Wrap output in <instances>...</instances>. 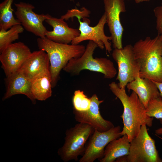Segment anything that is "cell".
Returning a JSON list of instances; mask_svg holds the SVG:
<instances>
[{
  "mask_svg": "<svg viewBox=\"0 0 162 162\" xmlns=\"http://www.w3.org/2000/svg\"><path fill=\"white\" fill-rule=\"evenodd\" d=\"M130 142L126 134L113 140L106 146L100 162H114L119 157L128 155Z\"/></svg>",
  "mask_w": 162,
  "mask_h": 162,
  "instance_id": "obj_19",
  "label": "cell"
},
{
  "mask_svg": "<svg viewBox=\"0 0 162 162\" xmlns=\"http://www.w3.org/2000/svg\"><path fill=\"white\" fill-rule=\"evenodd\" d=\"M90 98V105L87 110L80 112L73 109L75 120L79 123L88 124L100 132L108 130L114 127L111 122L104 119L100 114L99 106L104 100H99L96 94H93Z\"/></svg>",
  "mask_w": 162,
  "mask_h": 162,
  "instance_id": "obj_13",
  "label": "cell"
},
{
  "mask_svg": "<svg viewBox=\"0 0 162 162\" xmlns=\"http://www.w3.org/2000/svg\"><path fill=\"white\" fill-rule=\"evenodd\" d=\"M97 47L94 42L89 40L83 54L80 57L70 60L63 69L73 75H78L82 70H87L100 73L105 78H113L117 71L113 62L105 58L93 57L94 51Z\"/></svg>",
  "mask_w": 162,
  "mask_h": 162,
  "instance_id": "obj_4",
  "label": "cell"
},
{
  "mask_svg": "<svg viewBox=\"0 0 162 162\" xmlns=\"http://www.w3.org/2000/svg\"><path fill=\"white\" fill-rule=\"evenodd\" d=\"M52 88L50 68L44 70L32 78L31 92L36 100L43 101L50 97Z\"/></svg>",
  "mask_w": 162,
  "mask_h": 162,
  "instance_id": "obj_17",
  "label": "cell"
},
{
  "mask_svg": "<svg viewBox=\"0 0 162 162\" xmlns=\"http://www.w3.org/2000/svg\"><path fill=\"white\" fill-rule=\"evenodd\" d=\"M45 21L53 28L52 31H47L45 37L53 41L69 44L80 34L78 29L69 27L64 20L61 18L52 17L49 14Z\"/></svg>",
  "mask_w": 162,
  "mask_h": 162,
  "instance_id": "obj_14",
  "label": "cell"
},
{
  "mask_svg": "<svg viewBox=\"0 0 162 162\" xmlns=\"http://www.w3.org/2000/svg\"><path fill=\"white\" fill-rule=\"evenodd\" d=\"M106 23L108 27L113 46L123 48L122 38L124 29L120 19V14L126 11L124 0H103Z\"/></svg>",
  "mask_w": 162,
  "mask_h": 162,
  "instance_id": "obj_10",
  "label": "cell"
},
{
  "mask_svg": "<svg viewBox=\"0 0 162 162\" xmlns=\"http://www.w3.org/2000/svg\"><path fill=\"white\" fill-rule=\"evenodd\" d=\"M156 86L162 98V82H158L152 80Z\"/></svg>",
  "mask_w": 162,
  "mask_h": 162,
  "instance_id": "obj_26",
  "label": "cell"
},
{
  "mask_svg": "<svg viewBox=\"0 0 162 162\" xmlns=\"http://www.w3.org/2000/svg\"><path fill=\"white\" fill-rule=\"evenodd\" d=\"M146 112L150 117L162 119V98L160 97L150 100L146 108Z\"/></svg>",
  "mask_w": 162,
  "mask_h": 162,
  "instance_id": "obj_23",
  "label": "cell"
},
{
  "mask_svg": "<svg viewBox=\"0 0 162 162\" xmlns=\"http://www.w3.org/2000/svg\"><path fill=\"white\" fill-rule=\"evenodd\" d=\"M112 56L118 66V84L120 88H125L140 76V66L135 58L133 46L128 44L120 49L114 48Z\"/></svg>",
  "mask_w": 162,
  "mask_h": 162,
  "instance_id": "obj_7",
  "label": "cell"
},
{
  "mask_svg": "<svg viewBox=\"0 0 162 162\" xmlns=\"http://www.w3.org/2000/svg\"><path fill=\"white\" fill-rule=\"evenodd\" d=\"M160 124L162 125V119H159ZM155 133L156 135H162V126L155 130Z\"/></svg>",
  "mask_w": 162,
  "mask_h": 162,
  "instance_id": "obj_27",
  "label": "cell"
},
{
  "mask_svg": "<svg viewBox=\"0 0 162 162\" xmlns=\"http://www.w3.org/2000/svg\"><path fill=\"white\" fill-rule=\"evenodd\" d=\"M129 91L132 90L138 96L146 108L151 100L161 97L156 86L151 80L139 76L126 86Z\"/></svg>",
  "mask_w": 162,
  "mask_h": 162,
  "instance_id": "obj_16",
  "label": "cell"
},
{
  "mask_svg": "<svg viewBox=\"0 0 162 162\" xmlns=\"http://www.w3.org/2000/svg\"><path fill=\"white\" fill-rule=\"evenodd\" d=\"M119 126L113 127L109 130L100 132L94 129L86 145L85 151L79 162H93L103 157L105 148L113 140L119 138L121 134Z\"/></svg>",
  "mask_w": 162,
  "mask_h": 162,
  "instance_id": "obj_9",
  "label": "cell"
},
{
  "mask_svg": "<svg viewBox=\"0 0 162 162\" xmlns=\"http://www.w3.org/2000/svg\"><path fill=\"white\" fill-rule=\"evenodd\" d=\"M161 55H162V52H161Z\"/></svg>",
  "mask_w": 162,
  "mask_h": 162,
  "instance_id": "obj_30",
  "label": "cell"
},
{
  "mask_svg": "<svg viewBox=\"0 0 162 162\" xmlns=\"http://www.w3.org/2000/svg\"><path fill=\"white\" fill-rule=\"evenodd\" d=\"M50 66L47 53L39 50L32 52L19 70L32 79L44 70L50 68Z\"/></svg>",
  "mask_w": 162,
  "mask_h": 162,
  "instance_id": "obj_18",
  "label": "cell"
},
{
  "mask_svg": "<svg viewBox=\"0 0 162 162\" xmlns=\"http://www.w3.org/2000/svg\"><path fill=\"white\" fill-rule=\"evenodd\" d=\"M13 0H5L0 4V29L7 30L14 25L21 24L13 15Z\"/></svg>",
  "mask_w": 162,
  "mask_h": 162,
  "instance_id": "obj_20",
  "label": "cell"
},
{
  "mask_svg": "<svg viewBox=\"0 0 162 162\" xmlns=\"http://www.w3.org/2000/svg\"><path fill=\"white\" fill-rule=\"evenodd\" d=\"M31 53L29 48L21 42L12 43L0 53L2 67L6 77L18 70Z\"/></svg>",
  "mask_w": 162,
  "mask_h": 162,
  "instance_id": "obj_12",
  "label": "cell"
},
{
  "mask_svg": "<svg viewBox=\"0 0 162 162\" xmlns=\"http://www.w3.org/2000/svg\"><path fill=\"white\" fill-rule=\"evenodd\" d=\"M76 17L80 24L78 29L80 34L72 40L71 44H78L85 40H92L98 47L102 50L105 48L106 52L110 53L112 49L111 44L109 40H111L112 38L111 36L106 35L104 32V27L106 23L105 14L102 15L97 24L93 27L89 25L90 21L86 17L79 15Z\"/></svg>",
  "mask_w": 162,
  "mask_h": 162,
  "instance_id": "obj_8",
  "label": "cell"
},
{
  "mask_svg": "<svg viewBox=\"0 0 162 162\" xmlns=\"http://www.w3.org/2000/svg\"><path fill=\"white\" fill-rule=\"evenodd\" d=\"M153 12L156 18V28L158 34L162 35V0L160 5L155 7Z\"/></svg>",
  "mask_w": 162,
  "mask_h": 162,
  "instance_id": "obj_25",
  "label": "cell"
},
{
  "mask_svg": "<svg viewBox=\"0 0 162 162\" xmlns=\"http://www.w3.org/2000/svg\"><path fill=\"white\" fill-rule=\"evenodd\" d=\"M150 0H134L135 3L136 4H139L141 2H148L150 1Z\"/></svg>",
  "mask_w": 162,
  "mask_h": 162,
  "instance_id": "obj_28",
  "label": "cell"
},
{
  "mask_svg": "<svg viewBox=\"0 0 162 162\" xmlns=\"http://www.w3.org/2000/svg\"><path fill=\"white\" fill-rule=\"evenodd\" d=\"M157 136H158V137H159L160 139H161L162 140V137H160L158 135H156Z\"/></svg>",
  "mask_w": 162,
  "mask_h": 162,
  "instance_id": "obj_29",
  "label": "cell"
},
{
  "mask_svg": "<svg viewBox=\"0 0 162 162\" xmlns=\"http://www.w3.org/2000/svg\"><path fill=\"white\" fill-rule=\"evenodd\" d=\"M16 8L15 14L17 19L26 31L39 38L45 37L47 31L43 22L49 14H37L34 12L32 4L23 2L14 4Z\"/></svg>",
  "mask_w": 162,
  "mask_h": 162,
  "instance_id": "obj_11",
  "label": "cell"
},
{
  "mask_svg": "<svg viewBox=\"0 0 162 162\" xmlns=\"http://www.w3.org/2000/svg\"><path fill=\"white\" fill-rule=\"evenodd\" d=\"M133 47L135 58L140 66V77L162 82V35L140 39Z\"/></svg>",
  "mask_w": 162,
  "mask_h": 162,
  "instance_id": "obj_2",
  "label": "cell"
},
{
  "mask_svg": "<svg viewBox=\"0 0 162 162\" xmlns=\"http://www.w3.org/2000/svg\"><path fill=\"white\" fill-rule=\"evenodd\" d=\"M39 50L45 51L50 62L52 88L55 87L59 77L61 70L72 58L80 57L84 52L86 47L82 45L57 43L46 37L37 39Z\"/></svg>",
  "mask_w": 162,
  "mask_h": 162,
  "instance_id": "obj_3",
  "label": "cell"
},
{
  "mask_svg": "<svg viewBox=\"0 0 162 162\" xmlns=\"http://www.w3.org/2000/svg\"><path fill=\"white\" fill-rule=\"evenodd\" d=\"M6 77L7 88L3 100L15 95L23 94L29 98L33 104H35L36 100L31 90L32 79L19 69Z\"/></svg>",
  "mask_w": 162,
  "mask_h": 162,
  "instance_id": "obj_15",
  "label": "cell"
},
{
  "mask_svg": "<svg viewBox=\"0 0 162 162\" xmlns=\"http://www.w3.org/2000/svg\"><path fill=\"white\" fill-rule=\"evenodd\" d=\"M94 130L90 125L82 123L67 129L63 145L58 151L61 159L64 162L78 160V157L83 155L86 143Z\"/></svg>",
  "mask_w": 162,
  "mask_h": 162,
  "instance_id": "obj_5",
  "label": "cell"
},
{
  "mask_svg": "<svg viewBox=\"0 0 162 162\" xmlns=\"http://www.w3.org/2000/svg\"><path fill=\"white\" fill-rule=\"evenodd\" d=\"M90 13V11L85 7L82 8L80 10L73 9L68 10L65 14L61 16V18L64 20H67L77 15L81 16L83 17H87L89 16Z\"/></svg>",
  "mask_w": 162,
  "mask_h": 162,
  "instance_id": "obj_24",
  "label": "cell"
},
{
  "mask_svg": "<svg viewBox=\"0 0 162 162\" xmlns=\"http://www.w3.org/2000/svg\"><path fill=\"white\" fill-rule=\"evenodd\" d=\"M72 103L74 110L80 112L85 111L89 109L91 100L84 94L83 91L78 90L74 92Z\"/></svg>",
  "mask_w": 162,
  "mask_h": 162,
  "instance_id": "obj_22",
  "label": "cell"
},
{
  "mask_svg": "<svg viewBox=\"0 0 162 162\" xmlns=\"http://www.w3.org/2000/svg\"><path fill=\"white\" fill-rule=\"evenodd\" d=\"M109 87L123 107V113L121 117L124 126L121 134L122 136L126 134L130 142L138 135L142 125L152 126L153 118L146 114V108L134 92L132 91L129 96L125 88H120L118 84L114 82L110 83Z\"/></svg>",
  "mask_w": 162,
  "mask_h": 162,
  "instance_id": "obj_1",
  "label": "cell"
},
{
  "mask_svg": "<svg viewBox=\"0 0 162 162\" xmlns=\"http://www.w3.org/2000/svg\"><path fill=\"white\" fill-rule=\"evenodd\" d=\"M24 30L21 24L14 25L7 30L0 29V52L19 39V34Z\"/></svg>",
  "mask_w": 162,
  "mask_h": 162,
  "instance_id": "obj_21",
  "label": "cell"
},
{
  "mask_svg": "<svg viewBox=\"0 0 162 162\" xmlns=\"http://www.w3.org/2000/svg\"><path fill=\"white\" fill-rule=\"evenodd\" d=\"M123 159L124 162H162L146 125L141 126L138 135L130 142L129 154Z\"/></svg>",
  "mask_w": 162,
  "mask_h": 162,
  "instance_id": "obj_6",
  "label": "cell"
}]
</instances>
